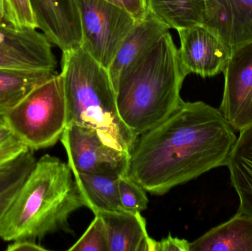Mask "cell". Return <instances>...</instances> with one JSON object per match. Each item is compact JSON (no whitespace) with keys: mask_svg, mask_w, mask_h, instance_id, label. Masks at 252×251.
Listing matches in <instances>:
<instances>
[{"mask_svg":"<svg viewBox=\"0 0 252 251\" xmlns=\"http://www.w3.org/2000/svg\"><path fill=\"white\" fill-rule=\"evenodd\" d=\"M96 214L106 224L109 251H154L155 240L148 234L141 213L118 211Z\"/></svg>","mask_w":252,"mask_h":251,"instance_id":"5bb4252c","label":"cell"},{"mask_svg":"<svg viewBox=\"0 0 252 251\" xmlns=\"http://www.w3.org/2000/svg\"><path fill=\"white\" fill-rule=\"evenodd\" d=\"M252 251V217L238 212L190 243L189 251Z\"/></svg>","mask_w":252,"mask_h":251,"instance_id":"9a60e30c","label":"cell"},{"mask_svg":"<svg viewBox=\"0 0 252 251\" xmlns=\"http://www.w3.org/2000/svg\"><path fill=\"white\" fill-rule=\"evenodd\" d=\"M190 243L184 239L169 235L160 241L154 243V251H189Z\"/></svg>","mask_w":252,"mask_h":251,"instance_id":"484cf974","label":"cell"},{"mask_svg":"<svg viewBox=\"0 0 252 251\" xmlns=\"http://www.w3.org/2000/svg\"><path fill=\"white\" fill-rule=\"evenodd\" d=\"M6 250L7 251H46L47 249H44L35 241L21 240L10 242Z\"/></svg>","mask_w":252,"mask_h":251,"instance_id":"4316f807","label":"cell"},{"mask_svg":"<svg viewBox=\"0 0 252 251\" xmlns=\"http://www.w3.org/2000/svg\"><path fill=\"white\" fill-rule=\"evenodd\" d=\"M29 150L0 117V172Z\"/></svg>","mask_w":252,"mask_h":251,"instance_id":"cb8c5ba5","label":"cell"},{"mask_svg":"<svg viewBox=\"0 0 252 251\" xmlns=\"http://www.w3.org/2000/svg\"><path fill=\"white\" fill-rule=\"evenodd\" d=\"M36 161L33 150H29L0 172V221L13 203Z\"/></svg>","mask_w":252,"mask_h":251,"instance_id":"ffe728a7","label":"cell"},{"mask_svg":"<svg viewBox=\"0 0 252 251\" xmlns=\"http://www.w3.org/2000/svg\"><path fill=\"white\" fill-rule=\"evenodd\" d=\"M37 28L62 52L82 43V29L76 0H30Z\"/></svg>","mask_w":252,"mask_h":251,"instance_id":"8fae6325","label":"cell"},{"mask_svg":"<svg viewBox=\"0 0 252 251\" xmlns=\"http://www.w3.org/2000/svg\"><path fill=\"white\" fill-rule=\"evenodd\" d=\"M219 110L235 131L252 128V41L231 55Z\"/></svg>","mask_w":252,"mask_h":251,"instance_id":"ba28073f","label":"cell"},{"mask_svg":"<svg viewBox=\"0 0 252 251\" xmlns=\"http://www.w3.org/2000/svg\"><path fill=\"white\" fill-rule=\"evenodd\" d=\"M120 198L123 209L133 213H141L148 207L146 190L132 179L128 174L120 177L118 182Z\"/></svg>","mask_w":252,"mask_h":251,"instance_id":"603a6c76","label":"cell"},{"mask_svg":"<svg viewBox=\"0 0 252 251\" xmlns=\"http://www.w3.org/2000/svg\"><path fill=\"white\" fill-rule=\"evenodd\" d=\"M240 133L226 166L239 197L238 212L252 217V128Z\"/></svg>","mask_w":252,"mask_h":251,"instance_id":"2e32d148","label":"cell"},{"mask_svg":"<svg viewBox=\"0 0 252 251\" xmlns=\"http://www.w3.org/2000/svg\"><path fill=\"white\" fill-rule=\"evenodd\" d=\"M177 31L181 43L179 60L187 75L208 78L223 72L232 54L216 31L204 24Z\"/></svg>","mask_w":252,"mask_h":251,"instance_id":"30bf717a","label":"cell"},{"mask_svg":"<svg viewBox=\"0 0 252 251\" xmlns=\"http://www.w3.org/2000/svg\"><path fill=\"white\" fill-rule=\"evenodd\" d=\"M219 109L204 102H185L168 116L136 137L128 175L157 195L226 166L236 141Z\"/></svg>","mask_w":252,"mask_h":251,"instance_id":"6da1fadb","label":"cell"},{"mask_svg":"<svg viewBox=\"0 0 252 251\" xmlns=\"http://www.w3.org/2000/svg\"><path fill=\"white\" fill-rule=\"evenodd\" d=\"M0 19L16 29H38L30 0H0Z\"/></svg>","mask_w":252,"mask_h":251,"instance_id":"44dd1931","label":"cell"},{"mask_svg":"<svg viewBox=\"0 0 252 251\" xmlns=\"http://www.w3.org/2000/svg\"><path fill=\"white\" fill-rule=\"evenodd\" d=\"M148 10L169 29L204 24L205 0H148Z\"/></svg>","mask_w":252,"mask_h":251,"instance_id":"d6986e66","label":"cell"},{"mask_svg":"<svg viewBox=\"0 0 252 251\" xmlns=\"http://www.w3.org/2000/svg\"><path fill=\"white\" fill-rule=\"evenodd\" d=\"M53 74L51 71L0 69V117Z\"/></svg>","mask_w":252,"mask_h":251,"instance_id":"ac0fdd59","label":"cell"},{"mask_svg":"<svg viewBox=\"0 0 252 251\" xmlns=\"http://www.w3.org/2000/svg\"><path fill=\"white\" fill-rule=\"evenodd\" d=\"M127 11L136 22L145 19L149 13L148 0H106Z\"/></svg>","mask_w":252,"mask_h":251,"instance_id":"d4e9b609","label":"cell"},{"mask_svg":"<svg viewBox=\"0 0 252 251\" xmlns=\"http://www.w3.org/2000/svg\"><path fill=\"white\" fill-rule=\"evenodd\" d=\"M187 76L167 31L114 87L123 122L138 137L164 120L183 101Z\"/></svg>","mask_w":252,"mask_h":251,"instance_id":"3957f363","label":"cell"},{"mask_svg":"<svg viewBox=\"0 0 252 251\" xmlns=\"http://www.w3.org/2000/svg\"><path fill=\"white\" fill-rule=\"evenodd\" d=\"M204 25L230 50L252 41V0H205Z\"/></svg>","mask_w":252,"mask_h":251,"instance_id":"7c38bea8","label":"cell"},{"mask_svg":"<svg viewBox=\"0 0 252 251\" xmlns=\"http://www.w3.org/2000/svg\"><path fill=\"white\" fill-rule=\"evenodd\" d=\"M169 28L148 13L126 36L108 69L114 87L157 44Z\"/></svg>","mask_w":252,"mask_h":251,"instance_id":"4fadbf2b","label":"cell"},{"mask_svg":"<svg viewBox=\"0 0 252 251\" xmlns=\"http://www.w3.org/2000/svg\"><path fill=\"white\" fill-rule=\"evenodd\" d=\"M60 140L73 175L128 174L130 153L109 145L97 130L70 124Z\"/></svg>","mask_w":252,"mask_h":251,"instance_id":"52a82bcc","label":"cell"},{"mask_svg":"<svg viewBox=\"0 0 252 251\" xmlns=\"http://www.w3.org/2000/svg\"><path fill=\"white\" fill-rule=\"evenodd\" d=\"M62 75L67 125L97 130L109 145L130 153L137 136L123 122L108 69L82 47L63 52Z\"/></svg>","mask_w":252,"mask_h":251,"instance_id":"277c9868","label":"cell"},{"mask_svg":"<svg viewBox=\"0 0 252 251\" xmlns=\"http://www.w3.org/2000/svg\"><path fill=\"white\" fill-rule=\"evenodd\" d=\"M82 237L68 250L70 251H109V235L103 218L96 214Z\"/></svg>","mask_w":252,"mask_h":251,"instance_id":"7402d4cb","label":"cell"},{"mask_svg":"<svg viewBox=\"0 0 252 251\" xmlns=\"http://www.w3.org/2000/svg\"><path fill=\"white\" fill-rule=\"evenodd\" d=\"M84 206L93 213L124 211L120 198L118 182L121 176L100 174H74Z\"/></svg>","mask_w":252,"mask_h":251,"instance_id":"e0dca14e","label":"cell"},{"mask_svg":"<svg viewBox=\"0 0 252 251\" xmlns=\"http://www.w3.org/2000/svg\"><path fill=\"white\" fill-rule=\"evenodd\" d=\"M30 150L52 147L67 126L63 79L53 74L1 117Z\"/></svg>","mask_w":252,"mask_h":251,"instance_id":"5b68a950","label":"cell"},{"mask_svg":"<svg viewBox=\"0 0 252 251\" xmlns=\"http://www.w3.org/2000/svg\"><path fill=\"white\" fill-rule=\"evenodd\" d=\"M73 177L68 164L49 154L41 156L0 221V239L36 242L67 231L69 217L84 206Z\"/></svg>","mask_w":252,"mask_h":251,"instance_id":"7a4b0ae2","label":"cell"},{"mask_svg":"<svg viewBox=\"0 0 252 251\" xmlns=\"http://www.w3.org/2000/svg\"><path fill=\"white\" fill-rule=\"evenodd\" d=\"M51 43L36 29H16L0 19V69L55 72Z\"/></svg>","mask_w":252,"mask_h":251,"instance_id":"9c48e42d","label":"cell"},{"mask_svg":"<svg viewBox=\"0 0 252 251\" xmlns=\"http://www.w3.org/2000/svg\"><path fill=\"white\" fill-rule=\"evenodd\" d=\"M76 2L82 29L81 47L108 69L137 22L125 10L106 0Z\"/></svg>","mask_w":252,"mask_h":251,"instance_id":"8992f818","label":"cell"}]
</instances>
